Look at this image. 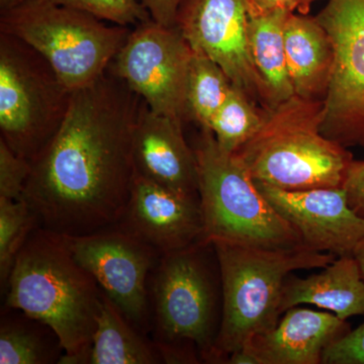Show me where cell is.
Masks as SVG:
<instances>
[{
    "mask_svg": "<svg viewBox=\"0 0 364 364\" xmlns=\"http://www.w3.org/2000/svg\"><path fill=\"white\" fill-rule=\"evenodd\" d=\"M284 47L294 95L324 100L334 64L329 33L316 16L289 14L284 25Z\"/></svg>",
    "mask_w": 364,
    "mask_h": 364,
    "instance_id": "obj_18",
    "label": "cell"
},
{
    "mask_svg": "<svg viewBox=\"0 0 364 364\" xmlns=\"http://www.w3.org/2000/svg\"><path fill=\"white\" fill-rule=\"evenodd\" d=\"M214 244L223 289L221 329L215 345L217 363L279 323L287 277L301 269L324 268L336 259L308 248L268 250L224 242Z\"/></svg>",
    "mask_w": 364,
    "mask_h": 364,
    "instance_id": "obj_4",
    "label": "cell"
},
{
    "mask_svg": "<svg viewBox=\"0 0 364 364\" xmlns=\"http://www.w3.org/2000/svg\"><path fill=\"white\" fill-rule=\"evenodd\" d=\"M72 91L23 40L0 33V139L32 162L65 119Z\"/></svg>",
    "mask_w": 364,
    "mask_h": 364,
    "instance_id": "obj_8",
    "label": "cell"
},
{
    "mask_svg": "<svg viewBox=\"0 0 364 364\" xmlns=\"http://www.w3.org/2000/svg\"><path fill=\"white\" fill-rule=\"evenodd\" d=\"M32 171V164L18 156L0 139V198L20 200Z\"/></svg>",
    "mask_w": 364,
    "mask_h": 364,
    "instance_id": "obj_26",
    "label": "cell"
},
{
    "mask_svg": "<svg viewBox=\"0 0 364 364\" xmlns=\"http://www.w3.org/2000/svg\"><path fill=\"white\" fill-rule=\"evenodd\" d=\"M323 100L294 95L265 109L260 128L236 155L254 181L284 191L343 188L354 161L322 133Z\"/></svg>",
    "mask_w": 364,
    "mask_h": 364,
    "instance_id": "obj_3",
    "label": "cell"
},
{
    "mask_svg": "<svg viewBox=\"0 0 364 364\" xmlns=\"http://www.w3.org/2000/svg\"><path fill=\"white\" fill-rule=\"evenodd\" d=\"M316 18L334 48L322 133L344 147L364 148V0H329Z\"/></svg>",
    "mask_w": 364,
    "mask_h": 364,
    "instance_id": "obj_10",
    "label": "cell"
},
{
    "mask_svg": "<svg viewBox=\"0 0 364 364\" xmlns=\"http://www.w3.org/2000/svg\"><path fill=\"white\" fill-rule=\"evenodd\" d=\"M58 6L77 9L98 20L107 21L114 25L138 26L151 20L141 0H50Z\"/></svg>",
    "mask_w": 364,
    "mask_h": 364,
    "instance_id": "obj_25",
    "label": "cell"
},
{
    "mask_svg": "<svg viewBox=\"0 0 364 364\" xmlns=\"http://www.w3.org/2000/svg\"><path fill=\"white\" fill-rule=\"evenodd\" d=\"M323 364H364V322L325 349Z\"/></svg>",
    "mask_w": 364,
    "mask_h": 364,
    "instance_id": "obj_27",
    "label": "cell"
},
{
    "mask_svg": "<svg viewBox=\"0 0 364 364\" xmlns=\"http://www.w3.org/2000/svg\"><path fill=\"white\" fill-rule=\"evenodd\" d=\"M193 53L176 26L151 18L132 31L107 70L124 80L153 112L184 121Z\"/></svg>",
    "mask_w": 364,
    "mask_h": 364,
    "instance_id": "obj_9",
    "label": "cell"
},
{
    "mask_svg": "<svg viewBox=\"0 0 364 364\" xmlns=\"http://www.w3.org/2000/svg\"><path fill=\"white\" fill-rule=\"evenodd\" d=\"M182 0H141L153 21L166 26H176V14Z\"/></svg>",
    "mask_w": 364,
    "mask_h": 364,
    "instance_id": "obj_30",
    "label": "cell"
},
{
    "mask_svg": "<svg viewBox=\"0 0 364 364\" xmlns=\"http://www.w3.org/2000/svg\"><path fill=\"white\" fill-rule=\"evenodd\" d=\"M183 121L150 109L142 102L134 131L136 176L188 196L198 195V165L182 129Z\"/></svg>",
    "mask_w": 364,
    "mask_h": 364,
    "instance_id": "obj_15",
    "label": "cell"
},
{
    "mask_svg": "<svg viewBox=\"0 0 364 364\" xmlns=\"http://www.w3.org/2000/svg\"><path fill=\"white\" fill-rule=\"evenodd\" d=\"M64 349L50 326L6 306L0 325V363H59Z\"/></svg>",
    "mask_w": 364,
    "mask_h": 364,
    "instance_id": "obj_21",
    "label": "cell"
},
{
    "mask_svg": "<svg viewBox=\"0 0 364 364\" xmlns=\"http://www.w3.org/2000/svg\"><path fill=\"white\" fill-rule=\"evenodd\" d=\"M289 14L291 13L273 11L249 16V52L267 90L269 109L294 95L284 47V25Z\"/></svg>",
    "mask_w": 364,
    "mask_h": 364,
    "instance_id": "obj_20",
    "label": "cell"
},
{
    "mask_svg": "<svg viewBox=\"0 0 364 364\" xmlns=\"http://www.w3.org/2000/svg\"><path fill=\"white\" fill-rule=\"evenodd\" d=\"M116 226L160 254L188 247L203 239L200 196L182 195L136 176L128 205Z\"/></svg>",
    "mask_w": 364,
    "mask_h": 364,
    "instance_id": "obj_14",
    "label": "cell"
},
{
    "mask_svg": "<svg viewBox=\"0 0 364 364\" xmlns=\"http://www.w3.org/2000/svg\"><path fill=\"white\" fill-rule=\"evenodd\" d=\"M227 74L215 61L200 52L193 53L186 85L188 119L208 129L232 88Z\"/></svg>",
    "mask_w": 364,
    "mask_h": 364,
    "instance_id": "obj_22",
    "label": "cell"
},
{
    "mask_svg": "<svg viewBox=\"0 0 364 364\" xmlns=\"http://www.w3.org/2000/svg\"><path fill=\"white\" fill-rule=\"evenodd\" d=\"M142 102L109 70L72 91L65 119L31 162L23 191L39 227L83 236L117 225L135 181L133 139Z\"/></svg>",
    "mask_w": 364,
    "mask_h": 364,
    "instance_id": "obj_1",
    "label": "cell"
},
{
    "mask_svg": "<svg viewBox=\"0 0 364 364\" xmlns=\"http://www.w3.org/2000/svg\"><path fill=\"white\" fill-rule=\"evenodd\" d=\"M25 1L26 0H0V11H6V9L18 6V4Z\"/></svg>",
    "mask_w": 364,
    "mask_h": 364,
    "instance_id": "obj_32",
    "label": "cell"
},
{
    "mask_svg": "<svg viewBox=\"0 0 364 364\" xmlns=\"http://www.w3.org/2000/svg\"><path fill=\"white\" fill-rule=\"evenodd\" d=\"M6 306L50 326L62 364H86L102 303V287L74 258L63 235L38 226L14 261Z\"/></svg>",
    "mask_w": 364,
    "mask_h": 364,
    "instance_id": "obj_2",
    "label": "cell"
},
{
    "mask_svg": "<svg viewBox=\"0 0 364 364\" xmlns=\"http://www.w3.org/2000/svg\"><path fill=\"white\" fill-rule=\"evenodd\" d=\"M160 360L154 342L132 324L104 293L86 364H154Z\"/></svg>",
    "mask_w": 364,
    "mask_h": 364,
    "instance_id": "obj_19",
    "label": "cell"
},
{
    "mask_svg": "<svg viewBox=\"0 0 364 364\" xmlns=\"http://www.w3.org/2000/svg\"><path fill=\"white\" fill-rule=\"evenodd\" d=\"M195 152L203 239L268 250L305 247L298 232L262 195L236 153L222 149L208 129L202 128Z\"/></svg>",
    "mask_w": 364,
    "mask_h": 364,
    "instance_id": "obj_5",
    "label": "cell"
},
{
    "mask_svg": "<svg viewBox=\"0 0 364 364\" xmlns=\"http://www.w3.org/2000/svg\"><path fill=\"white\" fill-rule=\"evenodd\" d=\"M264 114L265 109L232 85L226 100L215 112L208 129L222 149L235 153L258 131Z\"/></svg>",
    "mask_w": 364,
    "mask_h": 364,
    "instance_id": "obj_23",
    "label": "cell"
},
{
    "mask_svg": "<svg viewBox=\"0 0 364 364\" xmlns=\"http://www.w3.org/2000/svg\"><path fill=\"white\" fill-rule=\"evenodd\" d=\"M350 330L334 314L294 306L246 346L259 364H320L325 349Z\"/></svg>",
    "mask_w": 364,
    "mask_h": 364,
    "instance_id": "obj_16",
    "label": "cell"
},
{
    "mask_svg": "<svg viewBox=\"0 0 364 364\" xmlns=\"http://www.w3.org/2000/svg\"><path fill=\"white\" fill-rule=\"evenodd\" d=\"M317 0H246L249 16H259L273 11L308 14Z\"/></svg>",
    "mask_w": 364,
    "mask_h": 364,
    "instance_id": "obj_28",
    "label": "cell"
},
{
    "mask_svg": "<svg viewBox=\"0 0 364 364\" xmlns=\"http://www.w3.org/2000/svg\"><path fill=\"white\" fill-rule=\"evenodd\" d=\"M64 238L76 261L97 279L124 317L140 331L147 332L148 277L161 254L119 226Z\"/></svg>",
    "mask_w": 364,
    "mask_h": 364,
    "instance_id": "obj_11",
    "label": "cell"
},
{
    "mask_svg": "<svg viewBox=\"0 0 364 364\" xmlns=\"http://www.w3.org/2000/svg\"><path fill=\"white\" fill-rule=\"evenodd\" d=\"M39 226L23 200L0 198V282L6 287L14 261L33 230Z\"/></svg>",
    "mask_w": 364,
    "mask_h": 364,
    "instance_id": "obj_24",
    "label": "cell"
},
{
    "mask_svg": "<svg viewBox=\"0 0 364 364\" xmlns=\"http://www.w3.org/2000/svg\"><path fill=\"white\" fill-rule=\"evenodd\" d=\"M131 32L50 0H26L0 11V33L32 46L71 91L102 77Z\"/></svg>",
    "mask_w": 364,
    "mask_h": 364,
    "instance_id": "obj_7",
    "label": "cell"
},
{
    "mask_svg": "<svg viewBox=\"0 0 364 364\" xmlns=\"http://www.w3.org/2000/svg\"><path fill=\"white\" fill-rule=\"evenodd\" d=\"M310 304L341 320L364 315V279L353 255L340 256L323 272L299 279L289 275L282 289L280 313Z\"/></svg>",
    "mask_w": 364,
    "mask_h": 364,
    "instance_id": "obj_17",
    "label": "cell"
},
{
    "mask_svg": "<svg viewBox=\"0 0 364 364\" xmlns=\"http://www.w3.org/2000/svg\"><path fill=\"white\" fill-rule=\"evenodd\" d=\"M256 182V181H255ZM262 195L301 236L303 245L336 257L353 255L364 239V218L343 188L284 191L256 182Z\"/></svg>",
    "mask_w": 364,
    "mask_h": 364,
    "instance_id": "obj_13",
    "label": "cell"
},
{
    "mask_svg": "<svg viewBox=\"0 0 364 364\" xmlns=\"http://www.w3.org/2000/svg\"><path fill=\"white\" fill-rule=\"evenodd\" d=\"M153 272L154 343L188 349L203 363H217L223 289L214 244L200 239L161 254Z\"/></svg>",
    "mask_w": 364,
    "mask_h": 364,
    "instance_id": "obj_6",
    "label": "cell"
},
{
    "mask_svg": "<svg viewBox=\"0 0 364 364\" xmlns=\"http://www.w3.org/2000/svg\"><path fill=\"white\" fill-rule=\"evenodd\" d=\"M354 257L358 261L359 267H360L361 273L364 279V239L358 244L353 253Z\"/></svg>",
    "mask_w": 364,
    "mask_h": 364,
    "instance_id": "obj_31",
    "label": "cell"
},
{
    "mask_svg": "<svg viewBox=\"0 0 364 364\" xmlns=\"http://www.w3.org/2000/svg\"><path fill=\"white\" fill-rule=\"evenodd\" d=\"M246 0H182L176 26L193 51L220 65L232 85L261 109H269L267 90L251 59Z\"/></svg>",
    "mask_w": 364,
    "mask_h": 364,
    "instance_id": "obj_12",
    "label": "cell"
},
{
    "mask_svg": "<svg viewBox=\"0 0 364 364\" xmlns=\"http://www.w3.org/2000/svg\"><path fill=\"white\" fill-rule=\"evenodd\" d=\"M343 188L350 207L364 218V160L352 163Z\"/></svg>",
    "mask_w": 364,
    "mask_h": 364,
    "instance_id": "obj_29",
    "label": "cell"
}]
</instances>
